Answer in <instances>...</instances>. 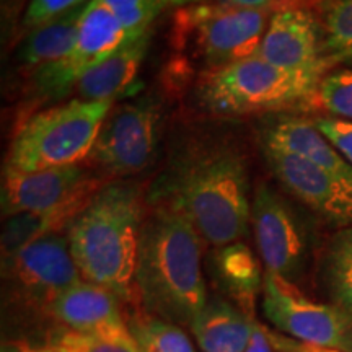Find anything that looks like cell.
I'll return each instance as SVG.
<instances>
[{
  "label": "cell",
  "instance_id": "12",
  "mask_svg": "<svg viewBox=\"0 0 352 352\" xmlns=\"http://www.w3.org/2000/svg\"><path fill=\"white\" fill-rule=\"evenodd\" d=\"M158 129L160 111L153 101H127L108 113L88 158L107 175L139 173L155 155Z\"/></svg>",
  "mask_w": 352,
  "mask_h": 352
},
{
  "label": "cell",
  "instance_id": "27",
  "mask_svg": "<svg viewBox=\"0 0 352 352\" xmlns=\"http://www.w3.org/2000/svg\"><path fill=\"white\" fill-rule=\"evenodd\" d=\"M91 0H30L23 15V25L33 30L74 8L87 6Z\"/></svg>",
  "mask_w": 352,
  "mask_h": 352
},
{
  "label": "cell",
  "instance_id": "33",
  "mask_svg": "<svg viewBox=\"0 0 352 352\" xmlns=\"http://www.w3.org/2000/svg\"><path fill=\"white\" fill-rule=\"evenodd\" d=\"M188 2L192 3V2H195V0H183V3H188Z\"/></svg>",
  "mask_w": 352,
  "mask_h": 352
},
{
  "label": "cell",
  "instance_id": "13",
  "mask_svg": "<svg viewBox=\"0 0 352 352\" xmlns=\"http://www.w3.org/2000/svg\"><path fill=\"white\" fill-rule=\"evenodd\" d=\"M261 147L266 164L290 195L336 228L352 226V184L296 155Z\"/></svg>",
  "mask_w": 352,
  "mask_h": 352
},
{
  "label": "cell",
  "instance_id": "8",
  "mask_svg": "<svg viewBox=\"0 0 352 352\" xmlns=\"http://www.w3.org/2000/svg\"><path fill=\"white\" fill-rule=\"evenodd\" d=\"M261 308L284 336L307 344L352 352V315L307 297L297 284L264 271Z\"/></svg>",
  "mask_w": 352,
  "mask_h": 352
},
{
  "label": "cell",
  "instance_id": "24",
  "mask_svg": "<svg viewBox=\"0 0 352 352\" xmlns=\"http://www.w3.org/2000/svg\"><path fill=\"white\" fill-rule=\"evenodd\" d=\"M46 342L54 352H140L131 331L91 334L57 327Z\"/></svg>",
  "mask_w": 352,
  "mask_h": 352
},
{
  "label": "cell",
  "instance_id": "23",
  "mask_svg": "<svg viewBox=\"0 0 352 352\" xmlns=\"http://www.w3.org/2000/svg\"><path fill=\"white\" fill-rule=\"evenodd\" d=\"M320 25L328 59H352V0H324Z\"/></svg>",
  "mask_w": 352,
  "mask_h": 352
},
{
  "label": "cell",
  "instance_id": "22",
  "mask_svg": "<svg viewBox=\"0 0 352 352\" xmlns=\"http://www.w3.org/2000/svg\"><path fill=\"white\" fill-rule=\"evenodd\" d=\"M127 327L140 352H197L186 329L148 315L138 305L127 315Z\"/></svg>",
  "mask_w": 352,
  "mask_h": 352
},
{
  "label": "cell",
  "instance_id": "30",
  "mask_svg": "<svg viewBox=\"0 0 352 352\" xmlns=\"http://www.w3.org/2000/svg\"><path fill=\"white\" fill-rule=\"evenodd\" d=\"M245 352H276L274 346L270 340V333H267V327L259 323L256 320L254 323L252 338H250L248 346H246Z\"/></svg>",
  "mask_w": 352,
  "mask_h": 352
},
{
  "label": "cell",
  "instance_id": "26",
  "mask_svg": "<svg viewBox=\"0 0 352 352\" xmlns=\"http://www.w3.org/2000/svg\"><path fill=\"white\" fill-rule=\"evenodd\" d=\"M318 104L333 118L352 122V69L333 70L323 77Z\"/></svg>",
  "mask_w": 352,
  "mask_h": 352
},
{
  "label": "cell",
  "instance_id": "25",
  "mask_svg": "<svg viewBox=\"0 0 352 352\" xmlns=\"http://www.w3.org/2000/svg\"><path fill=\"white\" fill-rule=\"evenodd\" d=\"M121 21L131 36L151 33V25L171 3L183 6V0H101Z\"/></svg>",
  "mask_w": 352,
  "mask_h": 352
},
{
  "label": "cell",
  "instance_id": "3",
  "mask_svg": "<svg viewBox=\"0 0 352 352\" xmlns=\"http://www.w3.org/2000/svg\"><path fill=\"white\" fill-rule=\"evenodd\" d=\"M145 204L138 183H107L65 230L83 279L111 290L126 305H135L134 272Z\"/></svg>",
  "mask_w": 352,
  "mask_h": 352
},
{
  "label": "cell",
  "instance_id": "17",
  "mask_svg": "<svg viewBox=\"0 0 352 352\" xmlns=\"http://www.w3.org/2000/svg\"><path fill=\"white\" fill-rule=\"evenodd\" d=\"M261 145L296 155L352 184V166L315 122L296 116L276 118L263 127Z\"/></svg>",
  "mask_w": 352,
  "mask_h": 352
},
{
  "label": "cell",
  "instance_id": "31",
  "mask_svg": "<svg viewBox=\"0 0 352 352\" xmlns=\"http://www.w3.org/2000/svg\"><path fill=\"white\" fill-rule=\"evenodd\" d=\"M2 352H54L50 346L46 344H34L30 341H10L7 344H3Z\"/></svg>",
  "mask_w": 352,
  "mask_h": 352
},
{
  "label": "cell",
  "instance_id": "18",
  "mask_svg": "<svg viewBox=\"0 0 352 352\" xmlns=\"http://www.w3.org/2000/svg\"><path fill=\"white\" fill-rule=\"evenodd\" d=\"M151 33L132 38L111 56L90 69L76 85V95L83 101H108L124 95L132 87L147 54Z\"/></svg>",
  "mask_w": 352,
  "mask_h": 352
},
{
  "label": "cell",
  "instance_id": "15",
  "mask_svg": "<svg viewBox=\"0 0 352 352\" xmlns=\"http://www.w3.org/2000/svg\"><path fill=\"white\" fill-rule=\"evenodd\" d=\"M124 302L111 290L82 279L64 290L50 310V320L57 327L78 333H129Z\"/></svg>",
  "mask_w": 352,
  "mask_h": 352
},
{
  "label": "cell",
  "instance_id": "21",
  "mask_svg": "<svg viewBox=\"0 0 352 352\" xmlns=\"http://www.w3.org/2000/svg\"><path fill=\"white\" fill-rule=\"evenodd\" d=\"M320 276L329 303L352 315V226L338 228L328 240Z\"/></svg>",
  "mask_w": 352,
  "mask_h": 352
},
{
  "label": "cell",
  "instance_id": "9",
  "mask_svg": "<svg viewBox=\"0 0 352 352\" xmlns=\"http://www.w3.org/2000/svg\"><path fill=\"white\" fill-rule=\"evenodd\" d=\"M132 38L138 36H131L101 0H91L83 12L77 41L69 54L59 63L33 72V94L44 101L64 98L76 90L82 76Z\"/></svg>",
  "mask_w": 352,
  "mask_h": 352
},
{
  "label": "cell",
  "instance_id": "20",
  "mask_svg": "<svg viewBox=\"0 0 352 352\" xmlns=\"http://www.w3.org/2000/svg\"><path fill=\"white\" fill-rule=\"evenodd\" d=\"M87 6L74 8L57 19L30 30L28 36L23 39L19 50L21 67L34 72L63 60L77 41L80 20Z\"/></svg>",
  "mask_w": 352,
  "mask_h": 352
},
{
  "label": "cell",
  "instance_id": "6",
  "mask_svg": "<svg viewBox=\"0 0 352 352\" xmlns=\"http://www.w3.org/2000/svg\"><path fill=\"white\" fill-rule=\"evenodd\" d=\"M270 16L267 10L220 2L189 3L175 15L173 36L214 70L256 56Z\"/></svg>",
  "mask_w": 352,
  "mask_h": 352
},
{
  "label": "cell",
  "instance_id": "10",
  "mask_svg": "<svg viewBox=\"0 0 352 352\" xmlns=\"http://www.w3.org/2000/svg\"><path fill=\"white\" fill-rule=\"evenodd\" d=\"M252 230L264 271L298 285L310 258V236L292 206L266 183L253 195Z\"/></svg>",
  "mask_w": 352,
  "mask_h": 352
},
{
  "label": "cell",
  "instance_id": "4",
  "mask_svg": "<svg viewBox=\"0 0 352 352\" xmlns=\"http://www.w3.org/2000/svg\"><path fill=\"white\" fill-rule=\"evenodd\" d=\"M324 76L323 72L279 69L256 54L208 70L197 87V98L209 111L223 116L311 107L318 104L320 83Z\"/></svg>",
  "mask_w": 352,
  "mask_h": 352
},
{
  "label": "cell",
  "instance_id": "29",
  "mask_svg": "<svg viewBox=\"0 0 352 352\" xmlns=\"http://www.w3.org/2000/svg\"><path fill=\"white\" fill-rule=\"evenodd\" d=\"M267 333H270V340L274 346L276 352H347V351H340V349H329V347H321L315 344H307V342H300L297 340H292V338L284 336L276 329L267 328Z\"/></svg>",
  "mask_w": 352,
  "mask_h": 352
},
{
  "label": "cell",
  "instance_id": "28",
  "mask_svg": "<svg viewBox=\"0 0 352 352\" xmlns=\"http://www.w3.org/2000/svg\"><path fill=\"white\" fill-rule=\"evenodd\" d=\"M314 122L352 166V122L333 116L316 118Z\"/></svg>",
  "mask_w": 352,
  "mask_h": 352
},
{
  "label": "cell",
  "instance_id": "7",
  "mask_svg": "<svg viewBox=\"0 0 352 352\" xmlns=\"http://www.w3.org/2000/svg\"><path fill=\"white\" fill-rule=\"evenodd\" d=\"M82 279L63 232L47 233L2 259L3 303L16 314L50 318L56 298Z\"/></svg>",
  "mask_w": 352,
  "mask_h": 352
},
{
  "label": "cell",
  "instance_id": "32",
  "mask_svg": "<svg viewBox=\"0 0 352 352\" xmlns=\"http://www.w3.org/2000/svg\"><path fill=\"white\" fill-rule=\"evenodd\" d=\"M215 2L241 8H253V10H267V8L276 6L279 0H215Z\"/></svg>",
  "mask_w": 352,
  "mask_h": 352
},
{
  "label": "cell",
  "instance_id": "2",
  "mask_svg": "<svg viewBox=\"0 0 352 352\" xmlns=\"http://www.w3.org/2000/svg\"><path fill=\"white\" fill-rule=\"evenodd\" d=\"M202 254L204 240L183 215L160 206L151 208L135 261V305L189 329L210 297Z\"/></svg>",
  "mask_w": 352,
  "mask_h": 352
},
{
  "label": "cell",
  "instance_id": "5",
  "mask_svg": "<svg viewBox=\"0 0 352 352\" xmlns=\"http://www.w3.org/2000/svg\"><path fill=\"white\" fill-rule=\"evenodd\" d=\"M111 108L108 101L76 98L33 114L13 138L6 170L34 173L80 165Z\"/></svg>",
  "mask_w": 352,
  "mask_h": 352
},
{
  "label": "cell",
  "instance_id": "16",
  "mask_svg": "<svg viewBox=\"0 0 352 352\" xmlns=\"http://www.w3.org/2000/svg\"><path fill=\"white\" fill-rule=\"evenodd\" d=\"M208 271L217 296L254 316L258 297L263 294L261 261L243 241L215 246L208 256Z\"/></svg>",
  "mask_w": 352,
  "mask_h": 352
},
{
  "label": "cell",
  "instance_id": "11",
  "mask_svg": "<svg viewBox=\"0 0 352 352\" xmlns=\"http://www.w3.org/2000/svg\"><path fill=\"white\" fill-rule=\"evenodd\" d=\"M101 186L100 179L80 165L34 173L6 170L2 210L6 217L47 214L60 215L72 222Z\"/></svg>",
  "mask_w": 352,
  "mask_h": 352
},
{
  "label": "cell",
  "instance_id": "19",
  "mask_svg": "<svg viewBox=\"0 0 352 352\" xmlns=\"http://www.w3.org/2000/svg\"><path fill=\"white\" fill-rule=\"evenodd\" d=\"M254 323V316L246 315L223 297L210 296L189 331L197 352H245Z\"/></svg>",
  "mask_w": 352,
  "mask_h": 352
},
{
  "label": "cell",
  "instance_id": "1",
  "mask_svg": "<svg viewBox=\"0 0 352 352\" xmlns=\"http://www.w3.org/2000/svg\"><path fill=\"white\" fill-rule=\"evenodd\" d=\"M145 201L183 215L214 248L243 241L252 227L248 166L227 140H195L179 148Z\"/></svg>",
  "mask_w": 352,
  "mask_h": 352
},
{
  "label": "cell",
  "instance_id": "14",
  "mask_svg": "<svg viewBox=\"0 0 352 352\" xmlns=\"http://www.w3.org/2000/svg\"><path fill=\"white\" fill-rule=\"evenodd\" d=\"M258 56L290 72L324 74L333 64L324 54L320 21L300 7H284L272 13Z\"/></svg>",
  "mask_w": 352,
  "mask_h": 352
}]
</instances>
